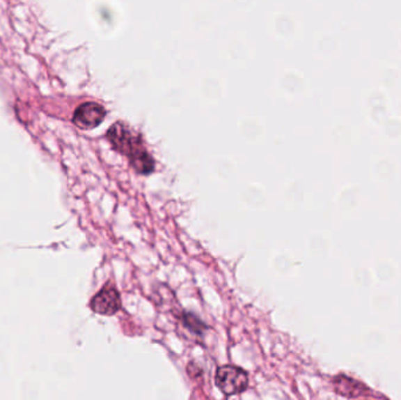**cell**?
<instances>
[{"label":"cell","mask_w":401,"mask_h":400,"mask_svg":"<svg viewBox=\"0 0 401 400\" xmlns=\"http://www.w3.org/2000/svg\"><path fill=\"white\" fill-rule=\"evenodd\" d=\"M107 137L114 148L125 154L139 173L149 174L152 171L155 164L152 156L149 155L142 141L125 125L120 123L113 125L108 130Z\"/></svg>","instance_id":"1"},{"label":"cell","mask_w":401,"mask_h":400,"mask_svg":"<svg viewBox=\"0 0 401 400\" xmlns=\"http://www.w3.org/2000/svg\"><path fill=\"white\" fill-rule=\"evenodd\" d=\"M216 384L226 394H237L243 392L249 385L248 374L243 369L226 365L216 372Z\"/></svg>","instance_id":"2"},{"label":"cell","mask_w":401,"mask_h":400,"mask_svg":"<svg viewBox=\"0 0 401 400\" xmlns=\"http://www.w3.org/2000/svg\"><path fill=\"white\" fill-rule=\"evenodd\" d=\"M91 308L94 312L104 316H111L121 308V297L113 286L106 284L91 302Z\"/></svg>","instance_id":"3"},{"label":"cell","mask_w":401,"mask_h":400,"mask_svg":"<svg viewBox=\"0 0 401 400\" xmlns=\"http://www.w3.org/2000/svg\"><path fill=\"white\" fill-rule=\"evenodd\" d=\"M104 108L95 102H86L77 108L73 121L82 130H91L102 123L104 119Z\"/></svg>","instance_id":"4"}]
</instances>
